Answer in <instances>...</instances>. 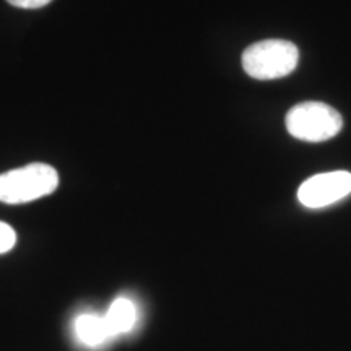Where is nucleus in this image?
Segmentation results:
<instances>
[{
  "label": "nucleus",
  "instance_id": "f257e3e1",
  "mask_svg": "<svg viewBox=\"0 0 351 351\" xmlns=\"http://www.w3.org/2000/svg\"><path fill=\"white\" fill-rule=\"evenodd\" d=\"M300 51L285 39H265L249 46L243 54V69L256 80H276L298 67Z\"/></svg>",
  "mask_w": 351,
  "mask_h": 351
},
{
  "label": "nucleus",
  "instance_id": "f03ea898",
  "mask_svg": "<svg viewBox=\"0 0 351 351\" xmlns=\"http://www.w3.org/2000/svg\"><path fill=\"white\" fill-rule=\"evenodd\" d=\"M59 186V174L49 165L32 163L0 174V202L26 204L52 194Z\"/></svg>",
  "mask_w": 351,
  "mask_h": 351
},
{
  "label": "nucleus",
  "instance_id": "7ed1b4c3",
  "mask_svg": "<svg viewBox=\"0 0 351 351\" xmlns=\"http://www.w3.org/2000/svg\"><path fill=\"white\" fill-rule=\"evenodd\" d=\"M343 119L340 112L319 101H304L287 114L289 135L302 142H326L339 135Z\"/></svg>",
  "mask_w": 351,
  "mask_h": 351
},
{
  "label": "nucleus",
  "instance_id": "20e7f679",
  "mask_svg": "<svg viewBox=\"0 0 351 351\" xmlns=\"http://www.w3.org/2000/svg\"><path fill=\"white\" fill-rule=\"evenodd\" d=\"M351 194V173L332 171L315 174L298 189V200L307 208H324Z\"/></svg>",
  "mask_w": 351,
  "mask_h": 351
},
{
  "label": "nucleus",
  "instance_id": "39448f33",
  "mask_svg": "<svg viewBox=\"0 0 351 351\" xmlns=\"http://www.w3.org/2000/svg\"><path fill=\"white\" fill-rule=\"evenodd\" d=\"M135 320H137V307L125 298H117L104 315V322L111 337L129 332L135 326Z\"/></svg>",
  "mask_w": 351,
  "mask_h": 351
},
{
  "label": "nucleus",
  "instance_id": "423d86ee",
  "mask_svg": "<svg viewBox=\"0 0 351 351\" xmlns=\"http://www.w3.org/2000/svg\"><path fill=\"white\" fill-rule=\"evenodd\" d=\"M75 333L78 340L88 346H98L111 337L104 317L93 314H83L75 320Z\"/></svg>",
  "mask_w": 351,
  "mask_h": 351
},
{
  "label": "nucleus",
  "instance_id": "0eeeda50",
  "mask_svg": "<svg viewBox=\"0 0 351 351\" xmlns=\"http://www.w3.org/2000/svg\"><path fill=\"white\" fill-rule=\"evenodd\" d=\"M16 243V234L13 228L7 223L0 221V254H5L12 251L13 245Z\"/></svg>",
  "mask_w": 351,
  "mask_h": 351
},
{
  "label": "nucleus",
  "instance_id": "6e6552de",
  "mask_svg": "<svg viewBox=\"0 0 351 351\" xmlns=\"http://www.w3.org/2000/svg\"><path fill=\"white\" fill-rule=\"evenodd\" d=\"M7 2L13 7L26 8V10H33V8L46 7L47 3L52 2V0H7Z\"/></svg>",
  "mask_w": 351,
  "mask_h": 351
}]
</instances>
